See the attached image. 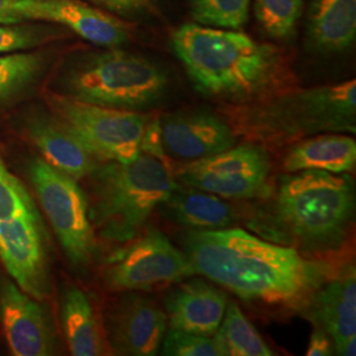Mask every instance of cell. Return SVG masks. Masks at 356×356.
Listing matches in <instances>:
<instances>
[{"mask_svg":"<svg viewBox=\"0 0 356 356\" xmlns=\"http://www.w3.org/2000/svg\"><path fill=\"white\" fill-rule=\"evenodd\" d=\"M0 322L13 355L57 353L56 331L45 306L4 275H0Z\"/></svg>","mask_w":356,"mask_h":356,"instance_id":"cell-13","label":"cell"},{"mask_svg":"<svg viewBox=\"0 0 356 356\" xmlns=\"http://www.w3.org/2000/svg\"><path fill=\"white\" fill-rule=\"evenodd\" d=\"M266 210L251 222L273 242L305 254L342 247L355 216V184L347 173L302 170L281 176Z\"/></svg>","mask_w":356,"mask_h":356,"instance_id":"cell-3","label":"cell"},{"mask_svg":"<svg viewBox=\"0 0 356 356\" xmlns=\"http://www.w3.org/2000/svg\"><path fill=\"white\" fill-rule=\"evenodd\" d=\"M169 76L152 60L118 48L70 58L57 78V94L102 107L148 113L163 102Z\"/></svg>","mask_w":356,"mask_h":356,"instance_id":"cell-6","label":"cell"},{"mask_svg":"<svg viewBox=\"0 0 356 356\" xmlns=\"http://www.w3.org/2000/svg\"><path fill=\"white\" fill-rule=\"evenodd\" d=\"M334 344L329 334L317 326L309 339V347L306 351L307 356H329L334 353Z\"/></svg>","mask_w":356,"mask_h":356,"instance_id":"cell-32","label":"cell"},{"mask_svg":"<svg viewBox=\"0 0 356 356\" xmlns=\"http://www.w3.org/2000/svg\"><path fill=\"white\" fill-rule=\"evenodd\" d=\"M356 38V0H310L307 45L318 54H339Z\"/></svg>","mask_w":356,"mask_h":356,"instance_id":"cell-20","label":"cell"},{"mask_svg":"<svg viewBox=\"0 0 356 356\" xmlns=\"http://www.w3.org/2000/svg\"><path fill=\"white\" fill-rule=\"evenodd\" d=\"M156 211L189 229H227L238 220L236 210L225 198L178 182Z\"/></svg>","mask_w":356,"mask_h":356,"instance_id":"cell-19","label":"cell"},{"mask_svg":"<svg viewBox=\"0 0 356 356\" xmlns=\"http://www.w3.org/2000/svg\"><path fill=\"white\" fill-rule=\"evenodd\" d=\"M86 178L92 229L114 243L136 238L177 184L166 157L143 151L128 163H98Z\"/></svg>","mask_w":356,"mask_h":356,"instance_id":"cell-5","label":"cell"},{"mask_svg":"<svg viewBox=\"0 0 356 356\" xmlns=\"http://www.w3.org/2000/svg\"><path fill=\"white\" fill-rule=\"evenodd\" d=\"M51 29L42 26L0 24V54L29 51L51 38Z\"/></svg>","mask_w":356,"mask_h":356,"instance_id":"cell-29","label":"cell"},{"mask_svg":"<svg viewBox=\"0 0 356 356\" xmlns=\"http://www.w3.org/2000/svg\"><path fill=\"white\" fill-rule=\"evenodd\" d=\"M65 339L74 356H98L110 350L102 321L88 293L76 285L65 288L60 298Z\"/></svg>","mask_w":356,"mask_h":356,"instance_id":"cell-22","label":"cell"},{"mask_svg":"<svg viewBox=\"0 0 356 356\" xmlns=\"http://www.w3.org/2000/svg\"><path fill=\"white\" fill-rule=\"evenodd\" d=\"M213 337L222 356L275 355L251 321L234 301L227 304L223 319Z\"/></svg>","mask_w":356,"mask_h":356,"instance_id":"cell-24","label":"cell"},{"mask_svg":"<svg viewBox=\"0 0 356 356\" xmlns=\"http://www.w3.org/2000/svg\"><path fill=\"white\" fill-rule=\"evenodd\" d=\"M166 159L188 164L223 152L236 144L229 122L207 110H188L159 116Z\"/></svg>","mask_w":356,"mask_h":356,"instance_id":"cell-14","label":"cell"},{"mask_svg":"<svg viewBox=\"0 0 356 356\" xmlns=\"http://www.w3.org/2000/svg\"><path fill=\"white\" fill-rule=\"evenodd\" d=\"M26 19L61 24L102 48H118L131 38L129 26L79 0H28Z\"/></svg>","mask_w":356,"mask_h":356,"instance_id":"cell-16","label":"cell"},{"mask_svg":"<svg viewBox=\"0 0 356 356\" xmlns=\"http://www.w3.org/2000/svg\"><path fill=\"white\" fill-rule=\"evenodd\" d=\"M103 327L116 355L153 356L160 351L168 321L165 312L144 292H120L107 307Z\"/></svg>","mask_w":356,"mask_h":356,"instance_id":"cell-11","label":"cell"},{"mask_svg":"<svg viewBox=\"0 0 356 356\" xmlns=\"http://www.w3.org/2000/svg\"><path fill=\"white\" fill-rule=\"evenodd\" d=\"M22 132L41 153V159L76 181L88 177L98 161L64 124L45 110L22 119Z\"/></svg>","mask_w":356,"mask_h":356,"instance_id":"cell-18","label":"cell"},{"mask_svg":"<svg viewBox=\"0 0 356 356\" xmlns=\"http://www.w3.org/2000/svg\"><path fill=\"white\" fill-rule=\"evenodd\" d=\"M103 270V281L113 292H151L197 276L189 257L160 229L149 227L129 241Z\"/></svg>","mask_w":356,"mask_h":356,"instance_id":"cell-10","label":"cell"},{"mask_svg":"<svg viewBox=\"0 0 356 356\" xmlns=\"http://www.w3.org/2000/svg\"><path fill=\"white\" fill-rule=\"evenodd\" d=\"M304 11V0H256L254 15L269 38L291 40Z\"/></svg>","mask_w":356,"mask_h":356,"instance_id":"cell-25","label":"cell"},{"mask_svg":"<svg viewBox=\"0 0 356 356\" xmlns=\"http://www.w3.org/2000/svg\"><path fill=\"white\" fill-rule=\"evenodd\" d=\"M182 242L197 276L259 305L306 309L319 288L337 273L327 260L307 257L294 247L236 227L189 229Z\"/></svg>","mask_w":356,"mask_h":356,"instance_id":"cell-1","label":"cell"},{"mask_svg":"<svg viewBox=\"0 0 356 356\" xmlns=\"http://www.w3.org/2000/svg\"><path fill=\"white\" fill-rule=\"evenodd\" d=\"M225 113L236 135L264 147L319 134H355L356 81L309 89L291 86L254 102L229 104Z\"/></svg>","mask_w":356,"mask_h":356,"instance_id":"cell-4","label":"cell"},{"mask_svg":"<svg viewBox=\"0 0 356 356\" xmlns=\"http://www.w3.org/2000/svg\"><path fill=\"white\" fill-rule=\"evenodd\" d=\"M28 0H0V24H20L26 19Z\"/></svg>","mask_w":356,"mask_h":356,"instance_id":"cell-31","label":"cell"},{"mask_svg":"<svg viewBox=\"0 0 356 356\" xmlns=\"http://www.w3.org/2000/svg\"><path fill=\"white\" fill-rule=\"evenodd\" d=\"M51 113L98 161L128 163L140 153L144 131L153 114L79 102L61 94L48 97Z\"/></svg>","mask_w":356,"mask_h":356,"instance_id":"cell-7","label":"cell"},{"mask_svg":"<svg viewBox=\"0 0 356 356\" xmlns=\"http://www.w3.org/2000/svg\"><path fill=\"white\" fill-rule=\"evenodd\" d=\"M251 0H189L197 24L220 29H241L248 20Z\"/></svg>","mask_w":356,"mask_h":356,"instance_id":"cell-26","label":"cell"},{"mask_svg":"<svg viewBox=\"0 0 356 356\" xmlns=\"http://www.w3.org/2000/svg\"><path fill=\"white\" fill-rule=\"evenodd\" d=\"M170 44L194 88L227 104L254 102L294 82L277 47L234 29L185 24L173 31Z\"/></svg>","mask_w":356,"mask_h":356,"instance_id":"cell-2","label":"cell"},{"mask_svg":"<svg viewBox=\"0 0 356 356\" xmlns=\"http://www.w3.org/2000/svg\"><path fill=\"white\" fill-rule=\"evenodd\" d=\"M38 216V207L24 184L13 176L0 156V220Z\"/></svg>","mask_w":356,"mask_h":356,"instance_id":"cell-27","label":"cell"},{"mask_svg":"<svg viewBox=\"0 0 356 356\" xmlns=\"http://www.w3.org/2000/svg\"><path fill=\"white\" fill-rule=\"evenodd\" d=\"M227 304V294L216 285L193 276L186 277L176 282L166 294L164 312L168 326L172 330L213 337Z\"/></svg>","mask_w":356,"mask_h":356,"instance_id":"cell-17","label":"cell"},{"mask_svg":"<svg viewBox=\"0 0 356 356\" xmlns=\"http://www.w3.org/2000/svg\"><path fill=\"white\" fill-rule=\"evenodd\" d=\"M48 57L42 51H13L0 54V107L7 106L32 89L42 76Z\"/></svg>","mask_w":356,"mask_h":356,"instance_id":"cell-23","label":"cell"},{"mask_svg":"<svg viewBox=\"0 0 356 356\" xmlns=\"http://www.w3.org/2000/svg\"><path fill=\"white\" fill-rule=\"evenodd\" d=\"M26 175L69 261L76 268L90 266L98 244L85 191L76 179L36 156L28 161Z\"/></svg>","mask_w":356,"mask_h":356,"instance_id":"cell-8","label":"cell"},{"mask_svg":"<svg viewBox=\"0 0 356 356\" xmlns=\"http://www.w3.org/2000/svg\"><path fill=\"white\" fill-rule=\"evenodd\" d=\"M356 165V141L344 134H319L293 143L282 169L288 173L322 170L329 173H350Z\"/></svg>","mask_w":356,"mask_h":356,"instance_id":"cell-21","label":"cell"},{"mask_svg":"<svg viewBox=\"0 0 356 356\" xmlns=\"http://www.w3.org/2000/svg\"><path fill=\"white\" fill-rule=\"evenodd\" d=\"M305 310L317 326L329 334L338 355H355V268L350 266L326 281Z\"/></svg>","mask_w":356,"mask_h":356,"instance_id":"cell-15","label":"cell"},{"mask_svg":"<svg viewBox=\"0 0 356 356\" xmlns=\"http://www.w3.org/2000/svg\"><path fill=\"white\" fill-rule=\"evenodd\" d=\"M272 160L267 147L254 141L182 164L173 172L178 184L225 200H257L270 193Z\"/></svg>","mask_w":356,"mask_h":356,"instance_id":"cell-9","label":"cell"},{"mask_svg":"<svg viewBox=\"0 0 356 356\" xmlns=\"http://www.w3.org/2000/svg\"><path fill=\"white\" fill-rule=\"evenodd\" d=\"M91 3L124 16H151L159 13L157 0H90Z\"/></svg>","mask_w":356,"mask_h":356,"instance_id":"cell-30","label":"cell"},{"mask_svg":"<svg viewBox=\"0 0 356 356\" xmlns=\"http://www.w3.org/2000/svg\"><path fill=\"white\" fill-rule=\"evenodd\" d=\"M160 351L168 356H222L214 337L172 329L166 331Z\"/></svg>","mask_w":356,"mask_h":356,"instance_id":"cell-28","label":"cell"},{"mask_svg":"<svg viewBox=\"0 0 356 356\" xmlns=\"http://www.w3.org/2000/svg\"><path fill=\"white\" fill-rule=\"evenodd\" d=\"M0 260L20 289L42 301L49 293V257L41 216L0 220Z\"/></svg>","mask_w":356,"mask_h":356,"instance_id":"cell-12","label":"cell"}]
</instances>
